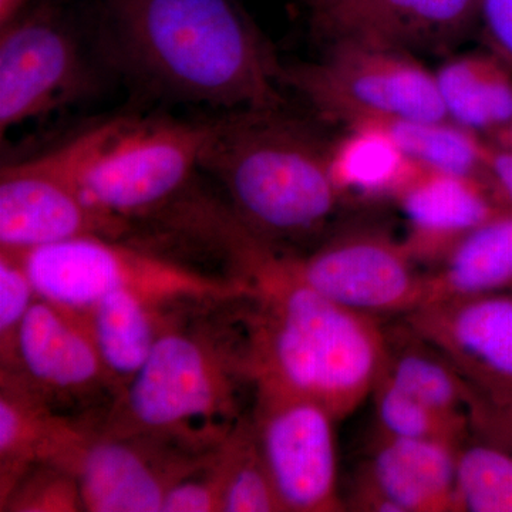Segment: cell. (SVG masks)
Returning a JSON list of instances; mask_svg holds the SVG:
<instances>
[{
    "mask_svg": "<svg viewBox=\"0 0 512 512\" xmlns=\"http://www.w3.org/2000/svg\"><path fill=\"white\" fill-rule=\"evenodd\" d=\"M198 231L228 256L247 284L245 355L254 389L295 394L345 419L372 396L386 355L380 319L330 301L234 212L211 205Z\"/></svg>",
    "mask_w": 512,
    "mask_h": 512,
    "instance_id": "obj_1",
    "label": "cell"
},
{
    "mask_svg": "<svg viewBox=\"0 0 512 512\" xmlns=\"http://www.w3.org/2000/svg\"><path fill=\"white\" fill-rule=\"evenodd\" d=\"M107 53L128 76L173 99L279 109L282 69L229 0H107Z\"/></svg>",
    "mask_w": 512,
    "mask_h": 512,
    "instance_id": "obj_2",
    "label": "cell"
},
{
    "mask_svg": "<svg viewBox=\"0 0 512 512\" xmlns=\"http://www.w3.org/2000/svg\"><path fill=\"white\" fill-rule=\"evenodd\" d=\"M279 109L211 123L201 168L224 185L232 212L265 241L311 237L338 208L330 144Z\"/></svg>",
    "mask_w": 512,
    "mask_h": 512,
    "instance_id": "obj_3",
    "label": "cell"
},
{
    "mask_svg": "<svg viewBox=\"0 0 512 512\" xmlns=\"http://www.w3.org/2000/svg\"><path fill=\"white\" fill-rule=\"evenodd\" d=\"M244 383L254 386L244 340L234 343L175 320L117 394L103 429L214 450L244 420L239 414Z\"/></svg>",
    "mask_w": 512,
    "mask_h": 512,
    "instance_id": "obj_4",
    "label": "cell"
},
{
    "mask_svg": "<svg viewBox=\"0 0 512 512\" xmlns=\"http://www.w3.org/2000/svg\"><path fill=\"white\" fill-rule=\"evenodd\" d=\"M16 256L25 265L39 298L79 313L119 291L144 293L181 305L235 302L248 293L247 284L237 275L217 278L202 274L104 235L73 238Z\"/></svg>",
    "mask_w": 512,
    "mask_h": 512,
    "instance_id": "obj_5",
    "label": "cell"
},
{
    "mask_svg": "<svg viewBox=\"0 0 512 512\" xmlns=\"http://www.w3.org/2000/svg\"><path fill=\"white\" fill-rule=\"evenodd\" d=\"M210 131L211 124L175 120L99 124L82 170L84 200L123 224L164 207L201 168Z\"/></svg>",
    "mask_w": 512,
    "mask_h": 512,
    "instance_id": "obj_6",
    "label": "cell"
},
{
    "mask_svg": "<svg viewBox=\"0 0 512 512\" xmlns=\"http://www.w3.org/2000/svg\"><path fill=\"white\" fill-rule=\"evenodd\" d=\"M323 59L282 69L323 119L352 126L393 120L447 119L434 72L409 52L336 40Z\"/></svg>",
    "mask_w": 512,
    "mask_h": 512,
    "instance_id": "obj_7",
    "label": "cell"
},
{
    "mask_svg": "<svg viewBox=\"0 0 512 512\" xmlns=\"http://www.w3.org/2000/svg\"><path fill=\"white\" fill-rule=\"evenodd\" d=\"M97 126L40 156L0 171V251L25 254L86 235L117 238L126 224L94 211L82 192V170Z\"/></svg>",
    "mask_w": 512,
    "mask_h": 512,
    "instance_id": "obj_8",
    "label": "cell"
},
{
    "mask_svg": "<svg viewBox=\"0 0 512 512\" xmlns=\"http://www.w3.org/2000/svg\"><path fill=\"white\" fill-rule=\"evenodd\" d=\"M254 390L252 429L282 510H345L339 495L333 414L306 397Z\"/></svg>",
    "mask_w": 512,
    "mask_h": 512,
    "instance_id": "obj_9",
    "label": "cell"
},
{
    "mask_svg": "<svg viewBox=\"0 0 512 512\" xmlns=\"http://www.w3.org/2000/svg\"><path fill=\"white\" fill-rule=\"evenodd\" d=\"M86 57L52 3H32L0 26V130L45 116L90 87Z\"/></svg>",
    "mask_w": 512,
    "mask_h": 512,
    "instance_id": "obj_10",
    "label": "cell"
},
{
    "mask_svg": "<svg viewBox=\"0 0 512 512\" xmlns=\"http://www.w3.org/2000/svg\"><path fill=\"white\" fill-rule=\"evenodd\" d=\"M296 275L330 301L380 319L420 308L426 272L403 239L376 228H357L330 239L311 255H288Z\"/></svg>",
    "mask_w": 512,
    "mask_h": 512,
    "instance_id": "obj_11",
    "label": "cell"
},
{
    "mask_svg": "<svg viewBox=\"0 0 512 512\" xmlns=\"http://www.w3.org/2000/svg\"><path fill=\"white\" fill-rule=\"evenodd\" d=\"M214 450L148 434L90 430L69 471L80 485L84 511L161 512L168 491L204 466Z\"/></svg>",
    "mask_w": 512,
    "mask_h": 512,
    "instance_id": "obj_12",
    "label": "cell"
},
{
    "mask_svg": "<svg viewBox=\"0 0 512 512\" xmlns=\"http://www.w3.org/2000/svg\"><path fill=\"white\" fill-rule=\"evenodd\" d=\"M53 400H79L113 387L84 315L39 298L16 336L9 367Z\"/></svg>",
    "mask_w": 512,
    "mask_h": 512,
    "instance_id": "obj_13",
    "label": "cell"
},
{
    "mask_svg": "<svg viewBox=\"0 0 512 512\" xmlns=\"http://www.w3.org/2000/svg\"><path fill=\"white\" fill-rule=\"evenodd\" d=\"M403 318L477 389L512 386V291L431 303Z\"/></svg>",
    "mask_w": 512,
    "mask_h": 512,
    "instance_id": "obj_14",
    "label": "cell"
},
{
    "mask_svg": "<svg viewBox=\"0 0 512 512\" xmlns=\"http://www.w3.org/2000/svg\"><path fill=\"white\" fill-rule=\"evenodd\" d=\"M458 447L377 431L350 505L369 512H454Z\"/></svg>",
    "mask_w": 512,
    "mask_h": 512,
    "instance_id": "obj_15",
    "label": "cell"
},
{
    "mask_svg": "<svg viewBox=\"0 0 512 512\" xmlns=\"http://www.w3.org/2000/svg\"><path fill=\"white\" fill-rule=\"evenodd\" d=\"M480 0H339L313 16L329 42L353 40L389 49L441 50L478 22Z\"/></svg>",
    "mask_w": 512,
    "mask_h": 512,
    "instance_id": "obj_16",
    "label": "cell"
},
{
    "mask_svg": "<svg viewBox=\"0 0 512 512\" xmlns=\"http://www.w3.org/2000/svg\"><path fill=\"white\" fill-rule=\"evenodd\" d=\"M406 221L407 251L436 266L478 225L505 210L487 178L420 168L396 198Z\"/></svg>",
    "mask_w": 512,
    "mask_h": 512,
    "instance_id": "obj_17",
    "label": "cell"
},
{
    "mask_svg": "<svg viewBox=\"0 0 512 512\" xmlns=\"http://www.w3.org/2000/svg\"><path fill=\"white\" fill-rule=\"evenodd\" d=\"M89 427L53 412L19 373H0V500L37 464L69 468Z\"/></svg>",
    "mask_w": 512,
    "mask_h": 512,
    "instance_id": "obj_18",
    "label": "cell"
},
{
    "mask_svg": "<svg viewBox=\"0 0 512 512\" xmlns=\"http://www.w3.org/2000/svg\"><path fill=\"white\" fill-rule=\"evenodd\" d=\"M180 305L144 293L119 291L82 313L117 394L137 375L157 340L177 320L174 313Z\"/></svg>",
    "mask_w": 512,
    "mask_h": 512,
    "instance_id": "obj_19",
    "label": "cell"
},
{
    "mask_svg": "<svg viewBox=\"0 0 512 512\" xmlns=\"http://www.w3.org/2000/svg\"><path fill=\"white\" fill-rule=\"evenodd\" d=\"M507 291H512V211L501 210L426 272L421 306Z\"/></svg>",
    "mask_w": 512,
    "mask_h": 512,
    "instance_id": "obj_20",
    "label": "cell"
},
{
    "mask_svg": "<svg viewBox=\"0 0 512 512\" xmlns=\"http://www.w3.org/2000/svg\"><path fill=\"white\" fill-rule=\"evenodd\" d=\"M329 168L340 200L357 201H396L420 170L375 123L346 126V133L330 144Z\"/></svg>",
    "mask_w": 512,
    "mask_h": 512,
    "instance_id": "obj_21",
    "label": "cell"
},
{
    "mask_svg": "<svg viewBox=\"0 0 512 512\" xmlns=\"http://www.w3.org/2000/svg\"><path fill=\"white\" fill-rule=\"evenodd\" d=\"M447 119L485 138L512 121V67L493 53L453 57L434 72Z\"/></svg>",
    "mask_w": 512,
    "mask_h": 512,
    "instance_id": "obj_22",
    "label": "cell"
},
{
    "mask_svg": "<svg viewBox=\"0 0 512 512\" xmlns=\"http://www.w3.org/2000/svg\"><path fill=\"white\" fill-rule=\"evenodd\" d=\"M380 375L434 409L468 416L473 384L406 322L386 329V355Z\"/></svg>",
    "mask_w": 512,
    "mask_h": 512,
    "instance_id": "obj_23",
    "label": "cell"
},
{
    "mask_svg": "<svg viewBox=\"0 0 512 512\" xmlns=\"http://www.w3.org/2000/svg\"><path fill=\"white\" fill-rule=\"evenodd\" d=\"M424 170L485 178L488 140L476 131L441 120L375 121Z\"/></svg>",
    "mask_w": 512,
    "mask_h": 512,
    "instance_id": "obj_24",
    "label": "cell"
},
{
    "mask_svg": "<svg viewBox=\"0 0 512 512\" xmlns=\"http://www.w3.org/2000/svg\"><path fill=\"white\" fill-rule=\"evenodd\" d=\"M454 512H512V453L478 437L457 450Z\"/></svg>",
    "mask_w": 512,
    "mask_h": 512,
    "instance_id": "obj_25",
    "label": "cell"
},
{
    "mask_svg": "<svg viewBox=\"0 0 512 512\" xmlns=\"http://www.w3.org/2000/svg\"><path fill=\"white\" fill-rule=\"evenodd\" d=\"M224 488L221 512H284L256 443L251 419H244L220 446Z\"/></svg>",
    "mask_w": 512,
    "mask_h": 512,
    "instance_id": "obj_26",
    "label": "cell"
},
{
    "mask_svg": "<svg viewBox=\"0 0 512 512\" xmlns=\"http://www.w3.org/2000/svg\"><path fill=\"white\" fill-rule=\"evenodd\" d=\"M377 431L399 439L441 441L461 446L471 431L470 419L420 402L379 376L372 392Z\"/></svg>",
    "mask_w": 512,
    "mask_h": 512,
    "instance_id": "obj_27",
    "label": "cell"
},
{
    "mask_svg": "<svg viewBox=\"0 0 512 512\" xmlns=\"http://www.w3.org/2000/svg\"><path fill=\"white\" fill-rule=\"evenodd\" d=\"M2 511L79 512L84 511L77 478L55 464H37L23 474L3 500Z\"/></svg>",
    "mask_w": 512,
    "mask_h": 512,
    "instance_id": "obj_28",
    "label": "cell"
},
{
    "mask_svg": "<svg viewBox=\"0 0 512 512\" xmlns=\"http://www.w3.org/2000/svg\"><path fill=\"white\" fill-rule=\"evenodd\" d=\"M37 299L35 285L18 256L0 251V356L9 367L23 319Z\"/></svg>",
    "mask_w": 512,
    "mask_h": 512,
    "instance_id": "obj_29",
    "label": "cell"
},
{
    "mask_svg": "<svg viewBox=\"0 0 512 512\" xmlns=\"http://www.w3.org/2000/svg\"><path fill=\"white\" fill-rule=\"evenodd\" d=\"M220 446L212 451L204 466L168 491L161 512H221L224 468Z\"/></svg>",
    "mask_w": 512,
    "mask_h": 512,
    "instance_id": "obj_30",
    "label": "cell"
},
{
    "mask_svg": "<svg viewBox=\"0 0 512 512\" xmlns=\"http://www.w3.org/2000/svg\"><path fill=\"white\" fill-rule=\"evenodd\" d=\"M468 419L477 437L512 453V406L497 402L473 386Z\"/></svg>",
    "mask_w": 512,
    "mask_h": 512,
    "instance_id": "obj_31",
    "label": "cell"
},
{
    "mask_svg": "<svg viewBox=\"0 0 512 512\" xmlns=\"http://www.w3.org/2000/svg\"><path fill=\"white\" fill-rule=\"evenodd\" d=\"M478 22L490 52L512 67V0H480Z\"/></svg>",
    "mask_w": 512,
    "mask_h": 512,
    "instance_id": "obj_32",
    "label": "cell"
},
{
    "mask_svg": "<svg viewBox=\"0 0 512 512\" xmlns=\"http://www.w3.org/2000/svg\"><path fill=\"white\" fill-rule=\"evenodd\" d=\"M485 178L505 210L512 211V153L488 141Z\"/></svg>",
    "mask_w": 512,
    "mask_h": 512,
    "instance_id": "obj_33",
    "label": "cell"
},
{
    "mask_svg": "<svg viewBox=\"0 0 512 512\" xmlns=\"http://www.w3.org/2000/svg\"><path fill=\"white\" fill-rule=\"evenodd\" d=\"M33 0H0V26L8 25L32 6Z\"/></svg>",
    "mask_w": 512,
    "mask_h": 512,
    "instance_id": "obj_34",
    "label": "cell"
},
{
    "mask_svg": "<svg viewBox=\"0 0 512 512\" xmlns=\"http://www.w3.org/2000/svg\"><path fill=\"white\" fill-rule=\"evenodd\" d=\"M487 140L493 143L494 146L503 148V150L512 153V121L508 123L507 126L495 131L490 137H487Z\"/></svg>",
    "mask_w": 512,
    "mask_h": 512,
    "instance_id": "obj_35",
    "label": "cell"
},
{
    "mask_svg": "<svg viewBox=\"0 0 512 512\" xmlns=\"http://www.w3.org/2000/svg\"><path fill=\"white\" fill-rule=\"evenodd\" d=\"M477 389V387H476ZM480 390V389H477ZM481 393L487 394L491 399L497 400V402L510 404L512 406V386L503 387V389L495 390H480Z\"/></svg>",
    "mask_w": 512,
    "mask_h": 512,
    "instance_id": "obj_36",
    "label": "cell"
},
{
    "mask_svg": "<svg viewBox=\"0 0 512 512\" xmlns=\"http://www.w3.org/2000/svg\"><path fill=\"white\" fill-rule=\"evenodd\" d=\"M312 9L313 16L332 8L339 0H303Z\"/></svg>",
    "mask_w": 512,
    "mask_h": 512,
    "instance_id": "obj_37",
    "label": "cell"
}]
</instances>
